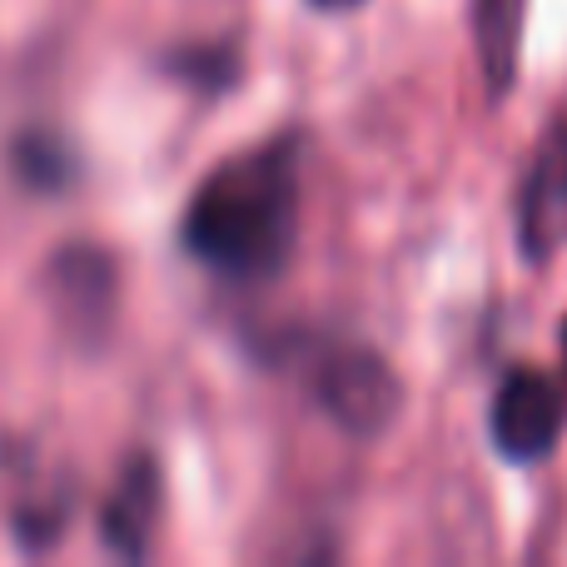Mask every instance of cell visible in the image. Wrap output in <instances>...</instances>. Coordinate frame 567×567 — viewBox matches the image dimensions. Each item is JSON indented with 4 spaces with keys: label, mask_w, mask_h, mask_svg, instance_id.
Segmentation results:
<instances>
[{
    "label": "cell",
    "mask_w": 567,
    "mask_h": 567,
    "mask_svg": "<svg viewBox=\"0 0 567 567\" xmlns=\"http://www.w3.org/2000/svg\"><path fill=\"white\" fill-rule=\"evenodd\" d=\"M45 299L70 333H105L115 313V259L95 245H60L45 265Z\"/></svg>",
    "instance_id": "obj_5"
},
{
    "label": "cell",
    "mask_w": 567,
    "mask_h": 567,
    "mask_svg": "<svg viewBox=\"0 0 567 567\" xmlns=\"http://www.w3.org/2000/svg\"><path fill=\"white\" fill-rule=\"evenodd\" d=\"M563 423H567L563 389L538 369H513L493 393L488 429H493V449L508 463L548 458L563 439Z\"/></svg>",
    "instance_id": "obj_3"
},
{
    "label": "cell",
    "mask_w": 567,
    "mask_h": 567,
    "mask_svg": "<svg viewBox=\"0 0 567 567\" xmlns=\"http://www.w3.org/2000/svg\"><path fill=\"white\" fill-rule=\"evenodd\" d=\"M303 225L299 140L284 135L215 165L189 195L179 245L219 279L259 284L293 259Z\"/></svg>",
    "instance_id": "obj_1"
},
{
    "label": "cell",
    "mask_w": 567,
    "mask_h": 567,
    "mask_svg": "<svg viewBox=\"0 0 567 567\" xmlns=\"http://www.w3.org/2000/svg\"><path fill=\"white\" fill-rule=\"evenodd\" d=\"M563 349H567V323H563Z\"/></svg>",
    "instance_id": "obj_12"
},
{
    "label": "cell",
    "mask_w": 567,
    "mask_h": 567,
    "mask_svg": "<svg viewBox=\"0 0 567 567\" xmlns=\"http://www.w3.org/2000/svg\"><path fill=\"white\" fill-rule=\"evenodd\" d=\"M567 245V120H553L518 189V249L543 265Z\"/></svg>",
    "instance_id": "obj_4"
},
{
    "label": "cell",
    "mask_w": 567,
    "mask_h": 567,
    "mask_svg": "<svg viewBox=\"0 0 567 567\" xmlns=\"http://www.w3.org/2000/svg\"><path fill=\"white\" fill-rule=\"evenodd\" d=\"M313 10H353V6H363V0H309Z\"/></svg>",
    "instance_id": "obj_11"
},
{
    "label": "cell",
    "mask_w": 567,
    "mask_h": 567,
    "mask_svg": "<svg viewBox=\"0 0 567 567\" xmlns=\"http://www.w3.org/2000/svg\"><path fill=\"white\" fill-rule=\"evenodd\" d=\"M159 508H165V483H159V463L150 453H135V458L120 463L115 488L100 503V538L115 558L140 563L155 543L159 528Z\"/></svg>",
    "instance_id": "obj_6"
},
{
    "label": "cell",
    "mask_w": 567,
    "mask_h": 567,
    "mask_svg": "<svg viewBox=\"0 0 567 567\" xmlns=\"http://www.w3.org/2000/svg\"><path fill=\"white\" fill-rule=\"evenodd\" d=\"M523 20H528V0H473V45L493 100H503L518 80Z\"/></svg>",
    "instance_id": "obj_7"
},
{
    "label": "cell",
    "mask_w": 567,
    "mask_h": 567,
    "mask_svg": "<svg viewBox=\"0 0 567 567\" xmlns=\"http://www.w3.org/2000/svg\"><path fill=\"white\" fill-rule=\"evenodd\" d=\"M10 533H16V543L25 553H45L60 543V533H65L70 523V493L60 488V483L40 478V468L25 458V468H20V478L10 483Z\"/></svg>",
    "instance_id": "obj_8"
},
{
    "label": "cell",
    "mask_w": 567,
    "mask_h": 567,
    "mask_svg": "<svg viewBox=\"0 0 567 567\" xmlns=\"http://www.w3.org/2000/svg\"><path fill=\"white\" fill-rule=\"evenodd\" d=\"M165 70H175V75L189 80V85L225 90L229 80H235V50H229V45H195V50H179V55H169Z\"/></svg>",
    "instance_id": "obj_10"
},
{
    "label": "cell",
    "mask_w": 567,
    "mask_h": 567,
    "mask_svg": "<svg viewBox=\"0 0 567 567\" xmlns=\"http://www.w3.org/2000/svg\"><path fill=\"white\" fill-rule=\"evenodd\" d=\"M10 159H16V175L25 179L30 189H65L70 185V150L60 145L55 135H45V130L20 135Z\"/></svg>",
    "instance_id": "obj_9"
},
{
    "label": "cell",
    "mask_w": 567,
    "mask_h": 567,
    "mask_svg": "<svg viewBox=\"0 0 567 567\" xmlns=\"http://www.w3.org/2000/svg\"><path fill=\"white\" fill-rule=\"evenodd\" d=\"M309 399L349 439H379L403 409V383L383 353L369 343H329L309 359Z\"/></svg>",
    "instance_id": "obj_2"
}]
</instances>
